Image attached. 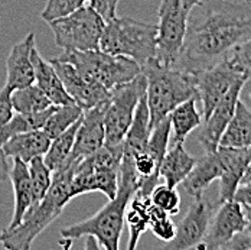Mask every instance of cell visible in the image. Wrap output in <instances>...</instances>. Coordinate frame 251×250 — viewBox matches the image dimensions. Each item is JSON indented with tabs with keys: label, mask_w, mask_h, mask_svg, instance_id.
<instances>
[{
	"label": "cell",
	"mask_w": 251,
	"mask_h": 250,
	"mask_svg": "<svg viewBox=\"0 0 251 250\" xmlns=\"http://www.w3.org/2000/svg\"><path fill=\"white\" fill-rule=\"evenodd\" d=\"M198 158L192 156L188 153L183 143H175L174 148L166 152L160 169H159V176L171 188H177L179 184L188 176V174L192 171L195 162Z\"/></svg>",
	"instance_id": "obj_23"
},
{
	"label": "cell",
	"mask_w": 251,
	"mask_h": 250,
	"mask_svg": "<svg viewBox=\"0 0 251 250\" xmlns=\"http://www.w3.org/2000/svg\"><path fill=\"white\" fill-rule=\"evenodd\" d=\"M107 101L101 103L96 107L84 110L79 126L76 129L75 140L73 152L67 162L78 164L88 155L99 150L105 142V126H104V114H105Z\"/></svg>",
	"instance_id": "obj_15"
},
{
	"label": "cell",
	"mask_w": 251,
	"mask_h": 250,
	"mask_svg": "<svg viewBox=\"0 0 251 250\" xmlns=\"http://www.w3.org/2000/svg\"><path fill=\"white\" fill-rule=\"evenodd\" d=\"M224 250H251V230L244 228L243 231L237 233L226 246Z\"/></svg>",
	"instance_id": "obj_38"
},
{
	"label": "cell",
	"mask_w": 251,
	"mask_h": 250,
	"mask_svg": "<svg viewBox=\"0 0 251 250\" xmlns=\"http://www.w3.org/2000/svg\"><path fill=\"white\" fill-rule=\"evenodd\" d=\"M50 62L61 78L67 93L82 110H88L108 100L110 90L81 74L73 64L59 61L56 58L50 59Z\"/></svg>",
	"instance_id": "obj_14"
},
{
	"label": "cell",
	"mask_w": 251,
	"mask_h": 250,
	"mask_svg": "<svg viewBox=\"0 0 251 250\" xmlns=\"http://www.w3.org/2000/svg\"><path fill=\"white\" fill-rule=\"evenodd\" d=\"M9 172H10V168L7 164V156L4 155V152L0 146V182H4L9 179Z\"/></svg>",
	"instance_id": "obj_40"
},
{
	"label": "cell",
	"mask_w": 251,
	"mask_h": 250,
	"mask_svg": "<svg viewBox=\"0 0 251 250\" xmlns=\"http://www.w3.org/2000/svg\"><path fill=\"white\" fill-rule=\"evenodd\" d=\"M122 158L123 145H102L100 149L79 161L74 168L70 185L73 198L99 191L108 200H113L119 190Z\"/></svg>",
	"instance_id": "obj_5"
},
{
	"label": "cell",
	"mask_w": 251,
	"mask_h": 250,
	"mask_svg": "<svg viewBox=\"0 0 251 250\" xmlns=\"http://www.w3.org/2000/svg\"><path fill=\"white\" fill-rule=\"evenodd\" d=\"M232 200L240 202L241 205H250L251 207V181L238 185Z\"/></svg>",
	"instance_id": "obj_39"
},
{
	"label": "cell",
	"mask_w": 251,
	"mask_h": 250,
	"mask_svg": "<svg viewBox=\"0 0 251 250\" xmlns=\"http://www.w3.org/2000/svg\"><path fill=\"white\" fill-rule=\"evenodd\" d=\"M55 44L64 51L100 50L105 21L90 4L50 22Z\"/></svg>",
	"instance_id": "obj_10"
},
{
	"label": "cell",
	"mask_w": 251,
	"mask_h": 250,
	"mask_svg": "<svg viewBox=\"0 0 251 250\" xmlns=\"http://www.w3.org/2000/svg\"><path fill=\"white\" fill-rule=\"evenodd\" d=\"M151 204V195H143L140 193H136L131 200L128 201L125 216V222L128 224V250H134L137 248L140 236L149 228Z\"/></svg>",
	"instance_id": "obj_24"
},
{
	"label": "cell",
	"mask_w": 251,
	"mask_h": 250,
	"mask_svg": "<svg viewBox=\"0 0 251 250\" xmlns=\"http://www.w3.org/2000/svg\"><path fill=\"white\" fill-rule=\"evenodd\" d=\"M30 59L33 64V71H35V84L48 96V99L52 101L53 106H64V104H71L74 100L71 96L67 93L61 78L58 77L53 65L50 61H45L36 47L32 50Z\"/></svg>",
	"instance_id": "obj_21"
},
{
	"label": "cell",
	"mask_w": 251,
	"mask_h": 250,
	"mask_svg": "<svg viewBox=\"0 0 251 250\" xmlns=\"http://www.w3.org/2000/svg\"><path fill=\"white\" fill-rule=\"evenodd\" d=\"M220 146H226V148L251 146V110L241 100L237 101L234 114L226 126L224 135L221 136Z\"/></svg>",
	"instance_id": "obj_25"
},
{
	"label": "cell",
	"mask_w": 251,
	"mask_h": 250,
	"mask_svg": "<svg viewBox=\"0 0 251 250\" xmlns=\"http://www.w3.org/2000/svg\"><path fill=\"white\" fill-rule=\"evenodd\" d=\"M220 155L223 159V175L220 181V194L217 197L218 202L232 200L234 194L243 179V175L251 162L250 148H226L220 146Z\"/></svg>",
	"instance_id": "obj_18"
},
{
	"label": "cell",
	"mask_w": 251,
	"mask_h": 250,
	"mask_svg": "<svg viewBox=\"0 0 251 250\" xmlns=\"http://www.w3.org/2000/svg\"><path fill=\"white\" fill-rule=\"evenodd\" d=\"M9 179L13 187L15 205H13L12 220L6 230H12L16 225L21 224L26 211L32 205V184H30L27 164L19 161V159H13V167L10 168Z\"/></svg>",
	"instance_id": "obj_22"
},
{
	"label": "cell",
	"mask_w": 251,
	"mask_h": 250,
	"mask_svg": "<svg viewBox=\"0 0 251 250\" xmlns=\"http://www.w3.org/2000/svg\"><path fill=\"white\" fill-rule=\"evenodd\" d=\"M88 1L90 0H48L41 13V18L50 24L53 19H58V18L73 13L74 10L87 4Z\"/></svg>",
	"instance_id": "obj_34"
},
{
	"label": "cell",
	"mask_w": 251,
	"mask_h": 250,
	"mask_svg": "<svg viewBox=\"0 0 251 250\" xmlns=\"http://www.w3.org/2000/svg\"><path fill=\"white\" fill-rule=\"evenodd\" d=\"M247 227V220L243 211V205L235 200L221 202L215 210L206 234L198 250L224 249L226 243L240 231Z\"/></svg>",
	"instance_id": "obj_13"
},
{
	"label": "cell",
	"mask_w": 251,
	"mask_h": 250,
	"mask_svg": "<svg viewBox=\"0 0 251 250\" xmlns=\"http://www.w3.org/2000/svg\"><path fill=\"white\" fill-rule=\"evenodd\" d=\"M27 168H29L30 184H32V205L30 207H33L48 193L52 184V171L47 167L42 156L32 159L27 164Z\"/></svg>",
	"instance_id": "obj_31"
},
{
	"label": "cell",
	"mask_w": 251,
	"mask_h": 250,
	"mask_svg": "<svg viewBox=\"0 0 251 250\" xmlns=\"http://www.w3.org/2000/svg\"><path fill=\"white\" fill-rule=\"evenodd\" d=\"M151 201L169 216H176L180 210V195L177 188H171L166 184H157L151 190Z\"/></svg>",
	"instance_id": "obj_33"
},
{
	"label": "cell",
	"mask_w": 251,
	"mask_h": 250,
	"mask_svg": "<svg viewBox=\"0 0 251 250\" xmlns=\"http://www.w3.org/2000/svg\"><path fill=\"white\" fill-rule=\"evenodd\" d=\"M243 211H244V216L247 220V228L251 230V207L250 205H243Z\"/></svg>",
	"instance_id": "obj_42"
},
{
	"label": "cell",
	"mask_w": 251,
	"mask_h": 250,
	"mask_svg": "<svg viewBox=\"0 0 251 250\" xmlns=\"http://www.w3.org/2000/svg\"><path fill=\"white\" fill-rule=\"evenodd\" d=\"M79 120L71 126L70 129H67L65 132H62L61 135H58L56 138L50 139V148H48V150L45 152V155L42 158H44V162L47 164V167L50 168L52 172L59 169L68 161V158H70V155L73 152Z\"/></svg>",
	"instance_id": "obj_27"
},
{
	"label": "cell",
	"mask_w": 251,
	"mask_h": 250,
	"mask_svg": "<svg viewBox=\"0 0 251 250\" xmlns=\"http://www.w3.org/2000/svg\"><path fill=\"white\" fill-rule=\"evenodd\" d=\"M202 0H160L157 10L156 59L175 65L183 47L191 12Z\"/></svg>",
	"instance_id": "obj_8"
},
{
	"label": "cell",
	"mask_w": 251,
	"mask_h": 250,
	"mask_svg": "<svg viewBox=\"0 0 251 250\" xmlns=\"http://www.w3.org/2000/svg\"><path fill=\"white\" fill-rule=\"evenodd\" d=\"M218 205V200H211L205 194H202L201 197H195L185 217L176 225L175 237L166 245V249H197L206 234V230Z\"/></svg>",
	"instance_id": "obj_11"
},
{
	"label": "cell",
	"mask_w": 251,
	"mask_h": 250,
	"mask_svg": "<svg viewBox=\"0 0 251 250\" xmlns=\"http://www.w3.org/2000/svg\"><path fill=\"white\" fill-rule=\"evenodd\" d=\"M10 94H12V88L4 84V87L0 90V129L12 119L15 113L12 100H10Z\"/></svg>",
	"instance_id": "obj_36"
},
{
	"label": "cell",
	"mask_w": 251,
	"mask_h": 250,
	"mask_svg": "<svg viewBox=\"0 0 251 250\" xmlns=\"http://www.w3.org/2000/svg\"><path fill=\"white\" fill-rule=\"evenodd\" d=\"M35 44V33L30 32L10 50L6 59V85L12 90L24 88L35 83V71L30 59Z\"/></svg>",
	"instance_id": "obj_17"
},
{
	"label": "cell",
	"mask_w": 251,
	"mask_h": 250,
	"mask_svg": "<svg viewBox=\"0 0 251 250\" xmlns=\"http://www.w3.org/2000/svg\"><path fill=\"white\" fill-rule=\"evenodd\" d=\"M56 59L73 64L81 74L101 84L107 90L127 83L142 73L140 65L133 58L101 50L64 51Z\"/></svg>",
	"instance_id": "obj_7"
},
{
	"label": "cell",
	"mask_w": 251,
	"mask_h": 250,
	"mask_svg": "<svg viewBox=\"0 0 251 250\" xmlns=\"http://www.w3.org/2000/svg\"><path fill=\"white\" fill-rule=\"evenodd\" d=\"M75 165L76 164L65 162L59 169L52 172V184L45 197L26 211L21 224L0 233V243L4 249H30L33 240L58 216H61L65 205L73 198L70 185Z\"/></svg>",
	"instance_id": "obj_3"
},
{
	"label": "cell",
	"mask_w": 251,
	"mask_h": 250,
	"mask_svg": "<svg viewBox=\"0 0 251 250\" xmlns=\"http://www.w3.org/2000/svg\"><path fill=\"white\" fill-rule=\"evenodd\" d=\"M244 84H246V80L237 81L229 88V91L226 96L218 101V104L212 109L209 116L203 119L205 122H203L201 133L198 136V140L205 152H214L218 149L221 136L224 135L226 126L234 114L237 101L240 100V94H241Z\"/></svg>",
	"instance_id": "obj_16"
},
{
	"label": "cell",
	"mask_w": 251,
	"mask_h": 250,
	"mask_svg": "<svg viewBox=\"0 0 251 250\" xmlns=\"http://www.w3.org/2000/svg\"><path fill=\"white\" fill-rule=\"evenodd\" d=\"M10 100L16 113H35L53 106L48 96L35 83L24 88L12 90Z\"/></svg>",
	"instance_id": "obj_29"
},
{
	"label": "cell",
	"mask_w": 251,
	"mask_h": 250,
	"mask_svg": "<svg viewBox=\"0 0 251 250\" xmlns=\"http://www.w3.org/2000/svg\"><path fill=\"white\" fill-rule=\"evenodd\" d=\"M249 1H251V0H249Z\"/></svg>",
	"instance_id": "obj_44"
},
{
	"label": "cell",
	"mask_w": 251,
	"mask_h": 250,
	"mask_svg": "<svg viewBox=\"0 0 251 250\" xmlns=\"http://www.w3.org/2000/svg\"><path fill=\"white\" fill-rule=\"evenodd\" d=\"M157 26L131 18H114L108 21L100 39V50L114 55L133 58L140 68L156 58Z\"/></svg>",
	"instance_id": "obj_6"
},
{
	"label": "cell",
	"mask_w": 251,
	"mask_h": 250,
	"mask_svg": "<svg viewBox=\"0 0 251 250\" xmlns=\"http://www.w3.org/2000/svg\"><path fill=\"white\" fill-rule=\"evenodd\" d=\"M85 237H87L85 249H99V248H100V245H99V242L96 240V237H93V236H85Z\"/></svg>",
	"instance_id": "obj_41"
},
{
	"label": "cell",
	"mask_w": 251,
	"mask_h": 250,
	"mask_svg": "<svg viewBox=\"0 0 251 250\" xmlns=\"http://www.w3.org/2000/svg\"><path fill=\"white\" fill-rule=\"evenodd\" d=\"M240 80H246L244 74L231 62L229 58L203 70L197 74L198 99L202 103V117L206 119L212 109L218 104L229 88Z\"/></svg>",
	"instance_id": "obj_12"
},
{
	"label": "cell",
	"mask_w": 251,
	"mask_h": 250,
	"mask_svg": "<svg viewBox=\"0 0 251 250\" xmlns=\"http://www.w3.org/2000/svg\"><path fill=\"white\" fill-rule=\"evenodd\" d=\"M149 217H151L149 228L153 231V234L159 240L169 243L175 237L176 233V225L172 222L171 216L151 202V208H149Z\"/></svg>",
	"instance_id": "obj_32"
},
{
	"label": "cell",
	"mask_w": 251,
	"mask_h": 250,
	"mask_svg": "<svg viewBox=\"0 0 251 250\" xmlns=\"http://www.w3.org/2000/svg\"><path fill=\"white\" fill-rule=\"evenodd\" d=\"M120 0H90V6L97 10V13L105 21V24L111 19H114L117 15V6Z\"/></svg>",
	"instance_id": "obj_37"
},
{
	"label": "cell",
	"mask_w": 251,
	"mask_h": 250,
	"mask_svg": "<svg viewBox=\"0 0 251 250\" xmlns=\"http://www.w3.org/2000/svg\"><path fill=\"white\" fill-rule=\"evenodd\" d=\"M82 113L84 110L75 103L64 104V106H53V110L50 114V117L47 119L42 130L47 133L50 139H53L62 132H65L67 129H70L74 123H76L81 119Z\"/></svg>",
	"instance_id": "obj_30"
},
{
	"label": "cell",
	"mask_w": 251,
	"mask_h": 250,
	"mask_svg": "<svg viewBox=\"0 0 251 250\" xmlns=\"http://www.w3.org/2000/svg\"><path fill=\"white\" fill-rule=\"evenodd\" d=\"M137 191L139 182L131 159L123 155L120 164L119 190L116 197L113 200H108L110 202L105 204L93 217L75 224L65 225L61 230V237L73 242L85 236H93L102 249L117 250L125 225L126 208L128 205V201Z\"/></svg>",
	"instance_id": "obj_2"
},
{
	"label": "cell",
	"mask_w": 251,
	"mask_h": 250,
	"mask_svg": "<svg viewBox=\"0 0 251 250\" xmlns=\"http://www.w3.org/2000/svg\"><path fill=\"white\" fill-rule=\"evenodd\" d=\"M231 62L244 74L247 80L251 78V36L244 41L241 45H238L228 56Z\"/></svg>",
	"instance_id": "obj_35"
},
{
	"label": "cell",
	"mask_w": 251,
	"mask_h": 250,
	"mask_svg": "<svg viewBox=\"0 0 251 250\" xmlns=\"http://www.w3.org/2000/svg\"><path fill=\"white\" fill-rule=\"evenodd\" d=\"M50 139L41 129L13 135L9 139H6L0 146L7 158L19 159L25 164H29L32 159L44 156L50 148Z\"/></svg>",
	"instance_id": "obj_20"
},
{
	"label": "cell",
	"mask_w": 251,
	"mask_h": 250,
	"mask_svg": "<svg viewBox=\"0 0 251 250\" xmlns=\"http://www.w3.org/2000/svg\"><path fill=\"white\" fill-rule=\"evenodd\" d=\"M251 36V1L202 0L189 16L175 67L192 74L218 64Z\"/></svg>",
	"instance_id": "obj_1"
},
{
	"label": "cell",
	"mask_w": 251,
	"mask_h": 250,
	"mask_svg": "<svg viewBox=\"0 0 251 250\" xmlns=\"http://www.w3.org/2000/svg\"><path fill=\"white\" fill-rule=\"evenodd\" d=\"M52 110L53 106H50L47 110L35 111V113H16V114L13 113L12 119L0 129V145L13 135L44 129L45 122L50 117Z\"/></svg>",
	"instance_id": "obj_28"
},
{
	"label": "cell",
	"mask_w": 251,
	"mask_h": 250,
	"mask_svg": "<svg viewBox=\"0 0 251 250\" xmlns=\"http://www.w3.org/2000/svg\"><path fill=\"white\" fill-rule=\"evenodd\" d=\"M223 171H224V167H223L220 150L205 152L202 158L197 159L192 171L182 181V185L185 191L194 198L201 197L214 181L221 178Z\"/></svg>",
	"instance_id": "obj_19"
},
{
	"label": "cell",
	"mask_w": 251,
	"mask_h": 250,
	"mask_svg": "<svg viewBox=\"0 0 251 250\" xmlns=\"http://www.w3.org/2000/svg\"><path fill=\"white\" fill-rule=\"evenodd\" d=\"M146 93V77L143 73L133 80L119 84L110 90L107 100L104 126L107 146H122L131 126L136 107Z\"/></svg>",
	"instance_id": "obj_9"
},
{
	"label": "cell",
	"mask_w": 251,
	"mask_h": 250,
	"mask_svg": "<svg viewBox=\"0 0 251 250\" xmlns=\"http://www.w3.org/2000/svg\"><path fill=\"white\" fill-rule=\"evenodd\" d=\"M146 77V101L151 116V130L153 126L168 117L180 103L192 97L198 99L197 75L180 70L175 65H166L151 59L142 67Z\"/></svg>",
	"instance_id": "obj_4"
},
{
	"label": "cell",
	"mask_w": 251,
	"mask_h": 250,
	"mask_svg": "<svg viewBox=\"0 0 251 250\" xmlns=\"http://www.w3.org/2000/svg\"><path fill=\"white\" fill-rule=\"evenodd\" d=\"M249 181H251V162L249 164V167H247V169H246V172H244L243 179H241L240 184H246V182H249Z\"/></svg>",
	"instance_id": "obj_43"
},
{
	"label": "cell",
	"mask_w": 251,
	"mask_h": 250,
	"mask_svg": "<svg viewBox=\"0 0 251 250\" xmlns=\"http://www.w3.org/2000/svg\"><path fill=\"white\" fill-rule=\"evenodd\" d=\"M197 97L180 103L169 114L172 142L185 143L186 138L202 125V113L197 109Z\"/></svg>",
	"instance_id": "obj_26"
}]
</instances>
